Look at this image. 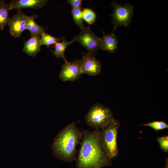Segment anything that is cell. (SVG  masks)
<instances>
[{
  "mask_svg": "<svg viewBox=\"0 0 168 168\" xmlns=\"http://www.w3.org/2000/svg\"><path fill=\"white\" fill-rule=\"evenodd\" d=\"M81 130L82 141L76 158V168H103L110 166L112 160L104 148L99 128L92 131L82 128Z\"/></svg>",
  "mask_w": 168,
  "mask_h": 168,
  "instance_id": "6da1fadb",
  "label": "cell"
},
{
  "mask_svg": "<svg viewBox=\"0 0 168 168\" xmlns=\"http://www.w3.org/2000/svg\"><path fill=\"white\" fill-rule=\"evenodd\" d=\"M82 138V131L75 123L68 124L54 139L51 147L53 156L63 161L72 162L76 159V147Z\"/></svg>",
  "mask_w": 168,
  "mask_h": 168,
  "instance_id": "7a4b0ae2",
  "label": "cell"
},
{
  "mask_svg": "<svg viewBox=\"0 0 168 168\" xmlns=\"http://www.w3.org/2000/svg\"><path fill=\"white\" fill-rule=\"evenodd\" d=\"M120 126L119 121L113 118L101 128V137L103 146L112 160L119 155L117 138Z\"/></svg>",
  "mask_w": 168,
  "mask_h": 168,
  "instance_id": "3957f363",
  "label": "cell"
},
{
  "mask_svg": "<svg viewBox=\"0 0 168 168\" xmlns=\"http://www.w3.org/2000/svg\"><path fill=\"white\" fill-rule=\"evenodd\" d=\"M113 118L111 109L99 103L92 105L85 117L87 125L95 128H102Z\"/></svg>",
  "mask_w": 168,
  "mask_h": 168,
  "instance_id": "277c9868",
  "label": "cell"
},
{
  "mask_svg": "<svg viewBox=\"0 0 168 168\" xmlns=\"http://www.w3.org/2000/svg\"><path fill=\"white\" fill-rule=\"evenodd\" d=\"M111 5L114 8L113 13L111 15L113 31H115L119 26L128 27L133 15V6L129 3H126L124 6L115 1L111 3Z\"/></svg>",
  "mask_w": 168,
  "mask_h": 168,
  "instance_id": "5b68a950",
  "label": "cell"
},
{
  "mask_svg": "<svg viewBox=\"0 0 168 168\" xmlns=\"http://www.w3.org/2000/svg\"><path fill=\"white\" fill-rule=\"evenodd\" d=\"M73 39L92 54L101 49L100 38L91 30L90 26L85 27Z\"/></svg>",
  "mask_w": 168,
  "mask_h": 168,
  "instance_id": "8992f818",
  "label": "cell"
},
{
  "mask_svg": "<svg viewBox=\"0 0 168 168\" xmlns=\"http://www.w3.org/2000/svg\"><path fill=\"white\" fill-rule=\"evenodd\" d=\"M30 17L31 16H26L21 9H17L16 13L12 16L8 25L10 35L15 38L20 37L22 32L26 30Z\"/></svg>",
  "mask_w": 168,
  "mask_h": 168,
  "instance_id": "52a82bcc",
  "label": "cell"
},
{
  "mask_svg": "<svg viewBox=\"0 0 168 168\" xmlns=\"http://www.w3.org/2000/svg\"><path fill=\"white\" fill-rule=\"evenodd\" d=\"M82 74L81 60H76L67 61L62 65L59 77L63 81L74 82L80 78Z\"/></svg>",
  "mask_w": 168,
  "mask_h": 168,
  "instance_id": "ba28073f",
  "label": "cell"
},
{
  "mask_svg": "<svg viewBox=\"0 0 168 168\" xmlns=\"http://www.w3.org/2000/svg\"><path fill=\"white\" fill-rule=\"evenodd\" d=\"M82 56L80 60L83 74L93 76L100 74L102 68L100 62L90 53H83Z\"/></svg>",
  "mask_w": 168,
  "mask_h": 168,
  "instance_id": "9c48e42d",
  "label": "cell"
},
{
  "mask_svg": "<svg viewBox=\"0 0 168 168\" xmlns=\"http://www.w3.org/2000/svg\"><path fill=\"white\" fill-rule=\"evenodd\" d=\"M47 1V0H12L9 4V10L25 8L41 9L46 4Z\"/></svg>",
  "mask_w": 168,
  "mask_h": 168,
  "instance_id": "30bf717a",
  "label": "cell"
},
{
  "mask_svg": "<svg viewBox=\"0 0 168 168\" xmlns=\"http://www.w3.org/2000/svg\"><path fill=\"white\" fill-rule=\"evenodd\" d=\"M31 35V37L24 42L22 51L28 55L34 57L41 49V36Z\"/></svg>",
  "mask_w": 168,
  "mask_h": 168,
  "instance_id": "8fae6325",
  "label": "cell"
},
{
  "mask_svg": "<svg viewBox=\"0 0 168 168\" xmlns=\"http://www.w3.org/2000/svg\"><path fill=\"white\" fill-rule=\"evenodd\" d=\"M114 32L113 31L107 35L104 34L103 36L100 38L102 49L108 51L112 53L115 52L118 48V41Z\"/></svg>",
  "mask_w": 168,
  "mask_h": 168,
  "instance_id": "7c38bea8",
  "label": "cell"
},
{
  "mask_svg": "<svg viewBox=\"0 0 168 168\" xmlns=\"http://www.w3.org/2000/svg\"><path fill=\"white\" fill-rule=\"evenodd\" d=\"M9 4L4 0H0V30H2L6 25H8L11 18L8 16L10 11Z\"/></svg>",
  "mask_w": 168,
  "mask_h": 168,
  "instance_id": "4fadbf2b",
  "label": "cell"
},
{
  "mask_svg": "<svg viewBox=\"0 0 168 168\" xmlns=\"http://www.w3.org/2000/svg\"><path fill=\"white\" fill-rule=\"evenodd\" d=\"M62 42H58L55 44L54 50L52 51L57 58H62L64 60L65 63L67 62L64 56V52L68 46L76 41L73 39L70 41H68L64 37H62Z\"/></svg>",
  "mask_w": 168,
  "mask_h": 168,
  "instance_id": "5bb4252c",
  "label": "cell"
},
{
  "mask_svg": "<svg viewBox=\"0 0 168 168\" xmlns=\"http://www.w3.org/2000/svg\"><path fill=\"white\" fill-rule=\"evenodd\" d=\"M38 16V15L36 14L31 16L27 24L26 30H29L31 34L41 36L42 34L45 32L46 29L38 24L35 21L34 19Z\"/></svg>",
  "mask_w": 168,
  "mask_h": 168,
  "instance_id": "9a60e30c",
  "label": "cell"
},
{
  "mask_svg": "<svg viewBox=\"0 0 168 168\" xmlns=\"http://www.w3.org/2000/svg\"><path fill=\"white\" fill-rule=\"evenodd\" d=\"M62 37H55L45 33H42L41 35L40 41L41 45H45L49 48L51 45L55 44L62 40Z\"/></svg>",
  "mask_w": 168,
  "mask_h": 168,
  "instance_id": "2e32d148",
  "label": "cell"
},
{
  "mask_svg": "<svg viewBox=\"0 0 168 168\" xmlns=\"http://www.w3.org/2000/svg\"><path fill=\"white\" fill-rule=\"evenodd\" d=\"M82 12L83 19L89 24L91 25L95 22L96 15L92 9L85 8Z\"/></svg>",
  "mask_w": 168,
  "mask_h": 168,
  "instance_id": "e0dca14e",
  "label": "cell"
},
{
  "mask_svg": "<svg viewBox=\"0 0 168 168\" xmlns=\"http://www.w3.org/2000/svg\"><path fill=\"white\" fill-rule=\"evenodd\" d=\"M72 15L75 24L81 30L84 27L81 8L72 9Z\"/></svg>",
  "mask_w": 168,
  "mask_h": 168,
  "instance_id": "ac0fdd59",
  "label": "cell"
},
{
  "mask_svg": "<svg viewBox=\"0 0 168 168\" xmlns=\"http://www.w3.org/2000/svg\"><path fill=\"white\" fill-rule=\"evenodd\" d=\"M151 128L156 131L168 128V125L163 121H155L141 125Z\"/></svg>",
  "mask_w": 168,
  "mask_h": 168,
  "instance_id": "d6986e66",
  "label": "cell"
},
{
  "mask_svg": "<svg viewBox=\"0 0 168 168\" xmlns=\"http://www.w3.org/2000/svg\"><path fill=\"white\" fill-rule=\"evenodd\" d=\"M157 141L159 143L161 149L164 152H168V136L165 135L157 138Z\"/></svg>",
  "mask_w": 168,
  "mask_h": 168,
  "instance_id": "ffe728a7",
  "label": "cell"
},
{
  "mask_svg": "<svg viewBox=\"0 0 168 168\" xmlns=\"http://www.w3.org/2000/svg\"><path fill=\"white\" fill-rule=\"evenodd\" d=\"M81 0H68L67 2L70 4L72 9L81 8L82 5Z\"/></svg>",
  "mask_w": 168,
  "mask_h": 168,
  "instance_id": "44dd1931",
  "label": "cell"
}]
</instances>
